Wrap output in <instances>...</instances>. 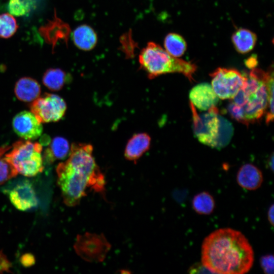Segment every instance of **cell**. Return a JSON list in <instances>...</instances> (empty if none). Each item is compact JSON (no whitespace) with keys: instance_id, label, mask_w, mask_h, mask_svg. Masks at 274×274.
I'll return each mask as SVG.
<instances>
[{"instance_id":"6da1fadb","label":"cell","mask_w":274,"mask_h":274,"mask_svg":"<svg viewBox=\"0 0 274 274\" xmlns=\"http://www.w3.org/2000/svg\"><path fill=\"white\" fill-rule=\"evenodd\" d=\"M201 263L212 273L243 274L253 266L254 252L240 231L225 228L216 230L203 240Z\"/></svg>"},{"instance_id":"7a4b0ae2","label":"cell","mask_w":274,"mask_h":274,"mask_svg":"<svg viewBox=\"0 0 274 274\" xmlns=\"http://www.w3.org/2000/svg\"><path fill=\"white\" fill-rule=\"evenodd\" d=\"M266 74L261 70L253 69L245 75L242 87L232 98V102L243 109L246 125L260 120L265 113L267 106Z\"/></svg>"},{"instance_id":"3957f363","label":"cell","mask_w":274,"mask_h":274,"mask_svg":"<svg viewBox=\"0 0 274 274\" xmlns=\"http://www.w3.org/2000/svg\"><path fill=\"white\" fill-rule=\"evenodd\" d=\"M190 106L192 113L193 130L197 140L214 148L221 149L226 146L233 134V127L230 122L219 115L216 107L199 114L191 102Z\"/></svg>"},{"instance_id":"277c9868","label":"cell","mask_w":274,"mask_h":274,"mask_svg":"<svg viewBox=\"0 0 274 274\" xmlns=\"http://www.w3.org/2000/svg\"><path fill=\"white\" fill-rule=\"evenodd\" d=\"M139 61L149 79L167 73H179L189 81H194L193 76L196 70L194 64L172 56L154 42L148 43L141 50Z\"/></svg>"},{"instance_id":"5b68a950","label":"cell","mask_w":274,"mask_h":274,"mask_svg":"<svg viewBox=\"0 0 274 274\" xmlns=\"http://www.w3.org/2000/svg\"><path fill=\"white\" fill-rule=\"evenodd\" d=\"M42 149V145L39 143L20 140L13 144L12 150L5 157L18 173L33 177L43 170Z\"/></svg>"},{"instance_id":"8992f818","label":"cell","mask_w":274,"mask_h":274,"mask_svg":"<svg viewBox=\"0 0 274 274\" xmlns=\"http://www.w3.org/2000/svg\"><path fill=\"white\" fill-rule=\"evenodd\" d=\"M56 172L64 203L68 206L77 205L85 195L87 188H91L89 178L66 161L57 165Z\"/></svg>"},{"instance_id":"52a82bcc","label":"cell","mask_w":274,"mask_h":274,"mask_svg":"<svg viewBox=\"0 0 274 274\" xmlns=\"http://www.w3.org/2000/svg\"><path fill=\"white\" fill-rule=\"evenodd\" d=\"M212 87L222 99H232L242 87L246 75L234 68H218L210 74Z\"/></svg>"},{"instance_id":"ba28073f","label":"cell","mask_w":274,"mask_h":274,"mask_svg":"<svg viewBox=\"0 0 274 274\" xmlns=\"http://www.w3.org/2000/svg\"><path fill=\"white\" fill-rule=\"evenodd\" d=\"M66 108L62 98L48 93L38 97L30 106L31 112L41 123L59 121L64 116Z\"/></svg>"},{"instance_id":"9c48e42d","label":"cell","mask_w":274,"mask_h":274,"mask_svg":"<svg viewBox=\"0 0 274 274\" xmlns=\"http://www.w3.org/2000/svg\"><path fill=\"white\" fill-rule=\"evenodd\" d=\"M15 132L25 140L38 139L43 132V126L31 112L23 111L16 114L12 120Z\"/></svg>"},{"instance_id":"30bf717a","label":"cell","mask_w":274,"mask_h":274,"mask_svg":"<svg viewBox=\"0 0 274 274\" xmlns=\"http://www.w3.org/2000/svg\"><path fill=\"white\" fill-rule=\"evenodd\" d=\"M13 205L20 211H27L38 205V199L32 184L27 180L15 185L8 191Z\"/></svg>"},{"instance_id":"8fae6325","label":"cell","mask_w":274,"mask_h":274,"mask_svg":"<svg viewBox=\"0 0 274 274\" xmlns=\"http://www.w3.org/2000/svg\"><path fill=\"white\" fill-rule=\"evenodd\" d=\"M189 98L194 107L203 111L216 107L219 101L212 86L207 83L193 87L189 92Z\"/></svg>"},{"instance_id":"7c38bea8","label":"cell","mask_w":274,"mask_h":274,"mask_svg":"<svg viewBox=\"0 0 274 274\" xmlns=\"http://www.w3.org/2000/svg\"><path fill=\"white\" fill-rule=\"evenodd\" d=\"M238 184L243 188L248 190L258 189L263 181L261 171L256 166L250 163L242 165L236 176Z\"/></svg>"},{"instance_id":"4fadbf2b","label":"cell","mask_w":274,"mask_h":274,"mask_svg":"<svg viewBox=\"0 0 274 274\" xmlns=\"http://www.w3.org/2000/svg\"><path fill=\"white\" fill-rule=\"evenodd\" d=\"M151 138L146 133L134 134L128 141L124 151V156L128 160L135 162L150 146Z\"/></svg>"},{"instance_id":"5bb4252c","label":"cell","mask_w":274,"mask_h":274,"mask_svg":"<svg viewBox=\"0 0 274 274\" xmlns=\"http://www.w3.org/2000/svg\"><path fill=\"white\" fill-rule=\"evenodd\" d=\"M41 92L39 83L30 77H23L16 83L14 92L17 98L22 101H33L40 95Z\"/></svg>"},{"instance_id":"9a60e30c","label":"cell","mask_w":274,"mask_h":274,"mask_svg":"<svg viewBox=\"0 0 274 274\" xmlns=\"http://www.w3.org/2000/svg\"><path fill=\"white\" fill-rule=\"evenodd\" d=\"M72 38L76 46L84 51L92 49L97 41V35L94 29L86 24L77 27L73 32Z\"/></svg>"},{"instance_id":"2e32d148","label":"cell","mask_w":274,"mask_h":274,"mask_svg":"<svg viewBox=\"0 0 274 274\" xmlns=\"http://www.w3.org/2000/svg\"><path fill=\"white\" fill-rule=\"evenodd\" d=\"M50 143L44 153V158L47 163L64 159L70 153L69 143L65 138L57 136Z\"/></svg>"},{"instance_id":"e0dca14e","label":"cell","mask_w":274,"mask_h":274,"mask_svg":"<svg viewBox=\"0 0 274 274\" xmlns=\"http://www.w3.org/2000/svg\"><path fill=\"white\" fill-rule=\"evenodd\" d=\"M257 37L252 31L244 28H239L232 35L233 45L238 52L245 54L251 51L254 47Z\"/></svg>"},{"instance_id":"ac0fdd59","label":"cell","mask_w":274,"mask_h":274,"mask_svg":"<svg viewBox=\"0 0 274 274\" xmlns=\"http://www.w3.org/2000/svg\"><path fill=\"white\" fill-rule=\"evenodd\" d=\"M64 71L60 68H50L44 74L42 81L44 85L51 91H59L71 79Z\"/></svg>"},{"instance_id":"d6986e66","label":"cell","mask_w":274,"mask_h":274,"mask_svg":"<svg viewBox=\"0 0 274 274\" xmlns=\"http://www.w3.org/2000/svg\"><path fill=\"white\" fill-rule=\"evenodd\" d=\"M193 209L200 215H210L214 211L215 202L209 193L203 191L196 194L192 202Z\"/></svg>"},{"instance_id":"ffe728a7","label":"cell","mask_w":274,"mask_h":274,"mask_svg":"<svg viewBox=\"0 0 274 274\" xmlns=\"http://www.w3.org/2000/svg\"><path fill=\"white\" fill-rule=\"evenodd\" d=\"M165 50L175 57H179L185 53L187 44L184 38L176 33H168L164 41Z\"/></svg>"},{"instance_id":"44dd1931","label":"cell","mask_w":274,"mask_h":274,"mask_svg":"<svg viewBox=\"0 0 274 274\" xmlns=\"http://www.w3.org/2000/svg\"><path fill=\"white\" fill-rule=\"evenodd\" d=\"M265 84L267 92V106L265 112V121L267 124L273 119V72L270 70L266 72Z\"/></svg>"},{"instance_id":"7402d4cb","label":"cell","mask_w":274,"mask_h":274,"mask_svg":"<svg viewBox=\"0 0 274 274\" xmlns=\"http://www.w3.org/2000/svg\"><path fill=\"white\" fill-rule=\"evenodd\" d=\"M18 26L14 17L10 14H0V37L8 39L16 32Z\"/></svg>"},{"instance_id":"603a6c76","label":"cell","mask_w":274,"mask_h":274,"mask_svg":"<svg viewBox=\"0 0 274 274\" xmlns=\"http://www.w3.org/2000/svg\"><path fill=\"white\" fill-rule=\"evenodd\" d=\"M34 6L32 0H10L8 10L12 15L22 16L29 14Z\"/></svg>"},{"instance_id":"cb8c5ba5","label":"cell","mask_w":274,"mask_h":274,"mask_svg":"<svg viewBox=\"0 0 274 274\" xmlns=\"http://www.w3.org/2000/svg\"><path fill=\"white\" fill-rule=\"evenodd\" d=\"M17 174L14 166L5 157L0 158V185L15 177Z\"/></svg>"},{"instance_id":"d4e9b609","label":"cell","mask_w":274,"mask_h":274,"mask_svg":"<svg viewBox=\"0 0 274 274\" xmlns=\"http://www.w3.org/2000/svg\"><path fill=\"white\" fill-rule=\"evenodd\" d=\"M274 258L272 255H266L261 257L260 265L264 272L266 274L273 273Z\"/></svg>"},{"instance_id":"484cf974","label":"cell","mask_w":274,"mask_h":274,"mask_svg":"<svg viewBox=\"0 0 274 274\" xmlns=\"http://www.w3.org/2000/svg\"><path fill=\"white\" fill-rule=\"evenodd\" d=\"M11 264L5 255L0 252V273L9 271Z\"/></svg>"},{"instance_id":"4316f807","label":"cell","mask_w":274,"mask_h":274,"mask_svg":"<svg viewBox=\"0 0 274 274\" xmlns=\"http://www.w3.org/2000/svg\"><path fill=\"white\" fill-rule=\"evenodd\" d=\"M189 273H212L201 263H197L189 269Z\"/></svg>"},{"instance_id":"83f0119b","label":"cell","mask_w":274,"mask_h":274,"mask_svg":"<svg viewBox=\"0 0 274 274\" xmlns=\"http://www.w3.org/2000/svg\"><path fill=\"white\" fill-rule=\"evenodd\" d=\"M21 262L23 266H29L33 265L35 263V258L30 254H25L21 258Z\"/></svg>"},{"instance_id":"f1b7e54d","label":"cell","mask_w":274,"mask_h":274,"mask_svg":"<svg viewBox=\"0 0 274 274\" xmlns=\"http://www.w3.org/2000/svg\"><path fill=\"white\" fill-rule=\"evenodd\" d=\"M273 204H272L269 208L268 211L267 212V218L268 220V221L269 222L270 224L271 225V226H273Z\"/></svg>"},{"instance_id":"f546056e","label":"cell","mask_w":274,"mask_h":274,"mask_svg":"<svg viewBox=\"0 0 274 274\" xmlns=\"http://www.w3.org/2000/svg\"><path fill=\"white\" fill-rule=\"evenodd\" d=\"M257 64V59L254 56L251 57L246 61V65L249 68H254Z\"/></svg>"},{"instance_id":"4dcf8cb0","label":"cell","mask_w":274,"mask_h":274,"mask_svg":"<svg viewBox=\"0 0 274 274\" xmlns=\"http://www.w3.org/2000/svg\"><path fill=\"white\" fill-rule=\"evenodd\" d=\"M267 164L269 168L273 172V153H272L268 159Z\"/></svg>"},{"instance_id":"1f68e13d","label":"cell","mask_w":274,"mask_h":274,"mask_svg":"<svg viewBox=\"0 0 274 274\" xmlns=\"http://www.w3.org/2000/svg\"><path fill=\"white\" fill-rule=\"evenodd\" d=\"M10 149V147L7 146H2L0 147V158L2 157L3 155Z\"/></svg>"}]
</instances>
